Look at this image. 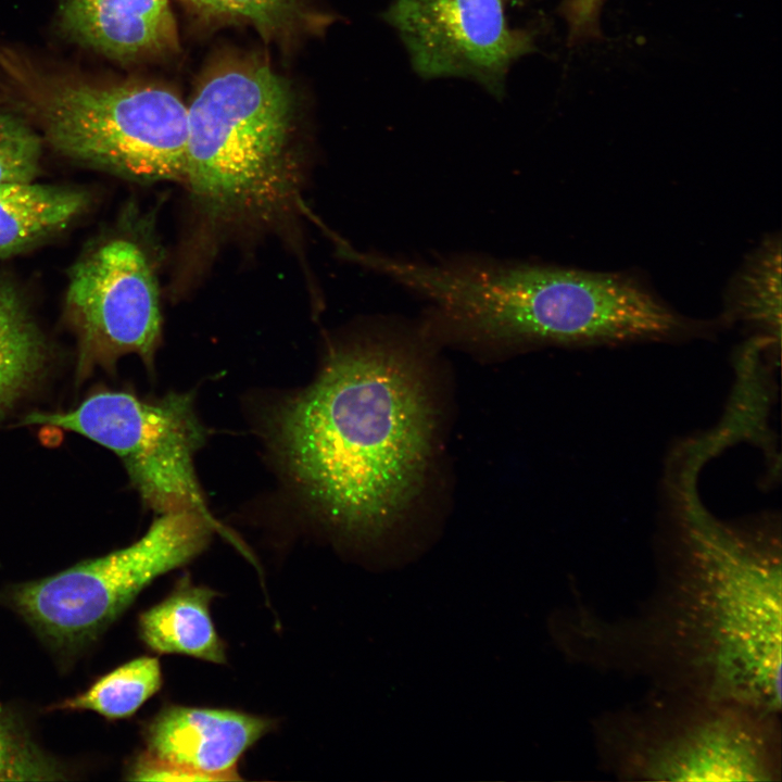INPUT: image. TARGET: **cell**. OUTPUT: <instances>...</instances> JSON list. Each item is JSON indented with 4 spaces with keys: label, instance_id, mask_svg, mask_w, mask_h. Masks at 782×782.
Instances as JSON below:
<instances>
[{
    "label": "cell",
    "instance_id": "6da1fadb",
    "mask_svg": "<svg viewBox=\"0 0 782 782\" xmlns=\"http://www.w3.org/2000/svg\"><path fill=\"white\" fill-rule=\"evenodd\" d=\"M657 590L636 618L585 620V658L685 692L778 714L781 544L772 529L715 520L686 483Z\"/></svg>",
    "mask_w": 782,
    "mask_h": 782
},
{
    "label": "cell",
    "instance_id": "7a4b0ae2",
    "mask_svg": "<svg viewBox=\"0 0 782 782\" xmlns=\"http://www.w3.org/2000/svg\"><path fill=\"white\" fill-rule=\"evenodd\" d=\"M409 352L390 340L337 348L268 424L272 450L310 514L344 532L391 521L415 496L433 416Z\"/></svg>",
    "mask_w": 782,
    "mask_h": 782
},
{
    "label": "cell",
    "instance_id": "3957f363",
    "mask_svg": "<svg viewBox=\"0 0 782 782\" xmlns=\"http://www.w3.org/2000/svg\"><path fill=\"white\" fill-rule=\"evenodd\" d=\"M433 295L447 331L464 341L586 345L688 330L635 280L615 274L457 257L439 272Z\"/></svg>",
    "mask_w": 782,
    "mask_h": 782
},
{
    "label": "cell",
    "instance_id": "277c9868",
    "mask_svg": "<svg viewBox=\"0 0 782 782\" xmlns=\"http://www.w3.org/2000/svg\"><path fill=\"white\" fill-rule=\"evenodd\" d=\"M187 108L184 181L209 214L269 213L289 197L293 96L285 78L260 62L226 64Z\"/></svg>",
    "mask_w": 782,
    "mask_h": 782
},
{
    "label": "cell",
    "instance_id": "5b68a950",
    "mask_svg": "<svg viewBox=\"0 0 782 782\" xmlns=\"http://www.w3.org/2000/svg\"><path fill=\"white\" fill-rule=\"evenodd\" d=\"M600 754L626 779L772 781L781 773L777 714L659 690L597 722Z\"/></svg>",
    "mask_w": 782,
    "mask_h": 782
},
{
    "label": "cell",
    "instance_id": "8992f818",
    "mask_svg": "<svg viewBox=\"0 0 782 782\" xmlns=\"http://www.w3.org/2000/svg\"><path fill=\"white\" fill-rule=\"evenodd\" d=\"M29 104L48 144L81 166L138 182L185 179L188 108L165 88L59 81Z\"/></svg>",
    "mask_w": 782,
    "mask_h": 782
},
{
    "label": "cell",
    "instance_id": "52a82bcc",
    "mask_svg": "<svg viewBox=\"0 0 782 782\" xmlns=\"http://www.w3.org/2000/svg\"><path fill=\"white\" fill-rule=\"evenodd\" d=\"M217 532L190 510L159 514L133 544L59 573L14 585L11 606L52 646L83 648L156 578L188 564Z\"/></svg>",
    "mask_w": 782,
    "mask_h": 782
},
{
    "label": "cell",
    "instance_id": "ba28073f",
    "mask_svg": "<svg viewBox=\"0 0 782 782\" xmlns=\"http://www.w3.org/2000/svg\"><path fill=\"white\" fill-rule=\"evenodd\" d=\"M24 424L59 427L111 450L146 506L156 514L194 512L232 539L209 509L194 471V455L207 430L191 392L142 399L126 391H100L67 412L31 413Z\"/></svg>",
    "mask_w": 782,
    "mask_h": 782
},
{
    "label": "cell",
    "instance_id": "9c48e42d",
    "mask_svg": "<svg viewBox=\"0 0 782 782\" xmlns=\"http://www.w3.org/2000/svg\"><path fill=\"white\" fill-rule=\"evenodd\" d=\"M64 313L78 341L80 374L126 354L149 369L160 344L157 279L143 247L115 235L88 247L70 269Z\"/></svg>",
    "mask_w": 782,
    "mask_h": 782
},
{
    "label": "cell",
    "instance_id": "30bf717a",
    "mask_svg": "<svg viewBox=\"0 0 782 782\" xmlns=\"http://www.w3.org/2000/svg\"><path fill=\"white\" fill-rule=\"evenodd\" d=\"M509 0H392L382 20L425 79L472 80L496 99L513 64L537 50L535 34L513 26Z\"/></svg>",
    "mask_w": 782,
    "mask_h": 782
},
{
    "label": "cell",
    "instance_id": "8fae6325",
    "mask_svg": "<svg viewBox=\"0 0 782 782\" xmlns=\"http://www.w3.org/2000/svg\"><path fill=\"white\" fill-rule=\"evenodd\" d=\"M274 722L227 708L164 706L147 724L146 754L201 775L205 781L241 780V757Z\"/></svg>",
    "mask_w": 782,
    "mask_h": 782
},
{
    "label": "cell",
    "instance_id": "7c38bea8",
    "mask_svg": "<svg viewBox=\"0 0 782 782\" xmlns=\"http://www.w3.org/2000/svg\"><path fill=\"white\" fill-rule=\"evenodd\" d=\"M60 12L75 40L112 59L131 61L178 48L168 0H62Z\"/></svg>",
    "mask_w": 782,
    "mask_h": 782
},
{
    "label": "cell",
    "instance_id": "4fadbf2b",
    "mask_svg": "<svg viewBox=\"0 0 782 782\" xmlns=\"http://www.w3.org/2000/svg\"><path fill=\"white\" fill-rule=\"evenodd\" d=\"M218 593L181 577L171 593L142 611L140 640L159 654H177L213 664L227 661L226 645L215 629L211 603Z\"/></svg>",
    "mask_w": 782,
    "mask_h": 782
},
{
    "label": "cell",
    "instance_id": "5bb4252c",
    "mask_svg": "<svg viewBox=\"0 0 782 782\" xmlns=\"http://www.w3.org/2000/svg\"><path fill=\"white\" fill-rule=\"evenodd\" d=\"M87 191L35 181L0 184V257L22 252L86 212Z\"/></svg>",
    "mask_w": 782,
    "mask_h": 782
},
{
    "label": "cell",
    "instance_id": "9a60e30c",
    "mask_svg": "<svg viewBox=\"0 0 782 782\" xmlns=\"http://www.w3.org/2000/svg\"><path fill=\"white\" fill-rule=\"evenodd\" d=\"M48 346L17 291L0 281V418L43 373Z\"/></svg>",
    "mask_w": 782,
    "mask_h": 782
},
{
    "label": "cell",
    "instance_id": "2e32d148",
    "mask_svg": "<svg viewBox=\"0 0 782 782\" xmlns=\"http://www.w3.org/2000/svg\"><path fill=\"white\" fill-rule=\"evenodd\" d=\"M156 657L131 659L97 680L85 692L58 704L65 710H92L108 719L133 716L162 686Z\"/></svg>",
    "mask_w": 782,
    "mask_h": 782
},
{
    "label": "cell",
    "instance_id": "e0dca14e",
    "mask_svg": "<svg viewBox=\"0 0 782 782\" xmlns=\"http://www.w3.org/2000/svg\"><path fill=\"white\" fill-rule=\"evenodd\" d=\"M732 306L745 320L780 338L781 243L771 239L753 255L741 272Z\"/></svg>",
    "mask_w": 782,
    "mask_h": 782
},
{
    "label": "cell",
    "instance_id": "ac0fdd59",
    "mask_svg": "<svg viewBox=\"0 0 782 782\" xmlns=\"http://www.w3.org/2000/svg\"><path fill=\"white\" fill-rule=\"evenodd\" d=\"M186 2L201 17L213 22L250 24L268 40L294 36L303 26H307L312 18L319 20L311 14L305 0H186Z\"/></svg>",
    "mask_w": 782,
    "mask_h": 782
},
{
    "label": "cell",
    "instance_id": "d6986e66",
    "mask_svg": "<svg viewBox=\"0 0 782 782\" xmlns=\"http://www.w3.org/2000/svg\"><path fill=\"white\" fill-rule=\"evenodd\" d=\"M66 773L18 719L0 708V781H59Z\"/></svg>",
    "mask_w": 782,
    "mask_h": 782
},
{
    "label": "cell",
    "instance_id": "ffe728a7",
    "mask_svg": "<svg viewBox=\"0 0 782 782\" xmlns=\"http://www.w3.org/2000/svg\"><path fill=\"white\" fill-rule=\"evenodd\" d=\"M42 140L21 117L0 113V184L35 181Z\"/></svg>",
    "mask_w": 782,
    "mask_h": 782
},
{
    "label": "cell",
    "instance_id": "44dd1931",
    "mask_svg": "<svg viewBox=\"0 0 782 782\" xmlns=\"http://www.w3.org/2000/svg\"><path fill=\"white\" fill-rule=\"evenodd\" d=\"M605 0H562L559 13L568 26V41L578 45L601 36L600 15Z\"/></svg>",
    "mask_w": 782,
    "mask_h": 782
}]
</instances>
